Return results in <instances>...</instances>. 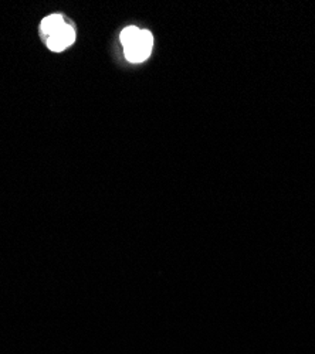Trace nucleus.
Wrapping results in <instances>:
<instances>
[{"mask_svg":"<svg viewBox=\"0 0 315 354\" xmlns=\"http://www.w3.org/2000/svg\"><path fill=\"white\" fill-rule=\"evenodd\" d=\"M63 24H64V20L60 15H51L42 21V33L51 36L53 33L59 30Z\"/></svg>","mask_w":315,"mask_h":354,"instance_id":"obj_3","label":"nucleus"},{"mask_svg":"<svg viewBox=\"0 0 315 354\" xmlns=\"http://www.w3.org/2000/svg\"><path fill=\"white\" fill-rule=\"evenodd\" d=\"M139 33V28L138 27H134V26H129L127 28H124L123 33H121V43L123 46H127L129 44Z\"/></svg>","mask_w":315,"mask_h":354,"instance_id":"obj_4","label":"nucleus"},{"mask_svg":"<svg viewBox=\"0 0 315 354\" xmlns=\"http://www.w3.org/2000/svg\"><path fill=\"white\" fill-rule=\"evenodd\" d=\"M75 40V32L70 24H63L59 30L48 36L47 46L51 51H63L64 48L70 47Z\"/></svg>","mask_w":315,"mask_h":354,"instance_id":"obj_2","label":"nucleus"},{"mask_svg":"<svg viewBox=\"0 0 315 354\" xmlns=\"http://www.w3.org/2000/svg\"><path fill=\"white\" fill-rule=\"evenodd\" d=\"M154 37L148 30H139L138 36L127 46H124L125 57L131 63H141L147 60L152 51Z\"/></svg>","mask_w":315,"mask_h":354,"instance_id":"obj_1","label":"nucleus"}]
</instances>
